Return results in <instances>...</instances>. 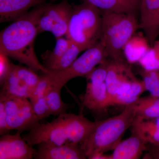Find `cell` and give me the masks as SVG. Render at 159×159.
<instances>
[{
  "mask_svg": "<svg viewBox=\"0 0 159 159\" xmlns=\"http://www.w3.org/2000/svg\"><path fill=\"white\" fill-rule=\"evenodd\" d=\"M11 70L29 87L34 91L39 82L40 76L29 67L17 65L12 63Z\"/></svg>",
  "mask_w": 159,
  "mask_h": 159,
  "instance_id": "25",
  "label": "cell"
},
{
  "mask_svg": "<svg viewBox=\"0 0 159 159\" xmlns=\"http://www.w3.org/2000/svg\"><path fill=\"white\" fill-rule=\"evenodd\" d=\"M131 127L136 130L147 143L159 144V118L142 120L136 117Z\"/></svg>",
  "mask_w": 159,
  "mask_h": 159,
  "instance_id": "18",
  "label": "cell"
},
{
  "mask_svg": "<svg viewBox=\"0 0 159 159\" xmlns=\"http://www.w3.org/2000/svg\"><path fill=\"white\" fill-rule=\"evenodd\" d=\"M101 11L102 29L99 41L112 60L123 61L124 46L140 28L139 23L134 13Z\"/></svg>",
  "mask_w": 159,
  "mask_h": 159,
  "instance_id": "4",
  "label": "cell"
},
{
  "mask_svg": "<svg viewBox=\"0 0 159 159\" xmlns=\"http://www.w3.org/2000/svg\"><path fill=\"white\" fill-rule=\"evenodd\" d=\"M136 117L135 102L125 106L121 113L105 120L96 122V125L80 144L88 159L113 150L122 141L125 131Z\"/></svg>",
  "mask_w": 159,
  "mask_h": 159,
  "instance_id": "3",
  "label": "cell"
},
{
  "mask_svg": "<svg viewBox=\"0 0 159 159\" xmlns=\"http://www.w3.org/2000/svg\"><path fill=\"white\" fill-rule=\"evenodd\" d=\"M148 143L137 131L131 128V135L121 141L108 155V159H138L145 151Z\"/></svg>",
  "mask_w": 159,
  "mask_h": 159,
  "instance_id": "14",
  "label": "cell"
},
{
  "mask_svg": "<svg viewBox=\"0 0 159 159\" xmlns=\"http://www.w3.org/2000/svg\"><path fill=\"white\" fill-rule=\"evenodd\" d=\"M48 4L36 6L14 20L0 34V53L25 65L36 73L43 74L49 70L39 60L34 42L39 34V20Z\"/></svg>",
  "mask_w": 159,
  "mask_h": 159,
  "instance_id": "1",
  "label": "cell"
},
{
  "mask_svg": "<svg viewBox=\"0 0 159 159\" xmlns=\"http://www.w3.org/2000/svg\"><path fill=\"white\" fill-rule=\"evenodd\" d=\"M72 10L73 6L68 0H62L56 4L48 3L39 20V34L50 31L56 39L66 35Z\"/></svg>",
  "mask_w": 159,
  "mask_h": 159,
  "instance_id": "9",
  "label": "cell"
},
{
  "mask_svg": "<svg viewBox=\"0 0 159 159\" xmlns=\"http://www.w3.org/2000/svg\"><path fill=\"white\" fill-rule=\"evenodd\" d=\"M0 99L5 106L7 122L10 130L22 132L39 124L30 101L21 98L1 93Z\"/></svg>",
  "mask_w": 159,
  "mask_h": 159,
  "instance_id": "8",
  "label": "cell"
},
{
  "mask_svg": "<svg viewBox=\"0 0 159 159\" xmlns=\"http://www.w3.org/2000/svg\"><path fill=\"white\" fill-rule=\"evenodd\" d=\"M108 57L105 48L99 41L88 49L69 67L63 70H50L51 86L61 90L69 81L75 77H86Z\"/></svg>",
  "mask_w": 159,
  "mask_h": 159,
  "instance_id": "6",
  "label": "cell"
},
{
  "mask_svg": "<svg viewBox=\"0 0 159 159\" xmlns=\"http://www.w3.org/2000/svg\"><path fill=\"white\" fill-rule=\"evenodd\" d=\"M12 63L9 60V57L0 53V84L2 85L11 71Z\"/></svg>",
  "mask_w": 159,
  "mask_h": 159,
  "instance_id": "29",
  "label": "cell"
},
{
  "mask_svg": "<svg viewBox=\"0 0 159 159\" xmlns=\"http://www.w3.org/2000/svg\"><path fill=\"white\" fill-rule=\"evenodd\" d=\"M139 62L144 70H159V40L155 42Z\"/></svg>",
  "mask_w": 159,
  "mask_h": 159,
  "instance_id": "24",
  "label": "cell"
},
{
  "mask_svg": "<svg viewBox=\"0 0 159 159\" xmlns=\"http://www.w3.org/2000/svg\"><path fill=\"white\" fill-rule=\"evenodd\" d=\"M101 10L87 1L73 6L66 36L84 51L100 40L102 29Z\"/></svg>",
  "mask_w": 159,
  "mask_h": 159,
  "instance_id": "5",
  "label": "cell"
},
{
  "mask_svg": "<svg viewBox=\"0 0 159 159\" xmlns=\"http://www.w3.org/2000/svg\"><path fill=\"white\" fill-rule=\"evenodd\" d=\"M135 78L131 69L124 61H110L105 81L109 103L120 89Z\"/></svg>",
  "mask_w": 159,
  "mask_h": 159,
  "instance_id": "13",
  "label": "cell"
},
{
  "mask_svg": "<svg viewBox=\"0 0 159 159\" xmlns=\"http://www.w3.org/2000/svg\"><path fill=\"white\" fill-rule=\"evenodd\" d=\"M138 1H141V0H138Z\"/></svg>",
  "mask_w": 159,
  "mask_h": 159,
  "instance_id": "33",
  "label": "cell"
},
{
  "mask_svg": "<svg viewBox=\"0 0 159 159\" xmlns=\"http://www.w3.org/2000/svg\"><path fill=\"white\" fill-rule=\"evenodd\" d=\"M34 158L36 159H85L80 144L70 143L57 145L48 142L38 145Z\"/></svg>",
  "mask_w": 159,
  "mask_h": 159,
  "instance_id": "12",
  "label": "cell"
},
{
  "mask_svg": "<svg viewBox=\"0 0 159 159\" xmlns=\"http://www.w3.org/2000/svg\"><path fill=\"white\" fill-rule=\"evenodd\" d=\"M139 8V27L152 46L159 34V0H141Z\"/></svg>",
  "mask_w": 159,
  "mask_h": 159,
  "instance_id": "11",
  "label": "cell"
},
{
  "mask_svg": "<svg viewBox=\"0 0 159 159\" xmlns=\"http://www.w3.org/2000/svg\"><path fill=\"white\" fill-rule=\"evenodd\" d=\"M101 11L134 13L139 8L138 0H85Z\"/></svg>",
  "mask_w": 159,
  "mask_h": 159,
  "instance_id": "17",
  "label": "cell"
},
{
  "mask_svg": "<svg viewBox=\"0 0 159 159\" xmlns=\"http://www.w3.org/2000/svg\"><path fill=\"white\" fill-rule=\"evenodd\" d=\"M146 91L142 80L137 79L130 88L123 93L114 97L110 101V106L115 105H129L135 102L141 94Z\"/></svg>",
  "mask_w": 159,
  "mask_h": 159,
  "instance_id": "21",
  "label": "cell"
},
{
  "mask_svg": "<svg viewBox=\"0 0 159 159\" xmlns=\"http://www.w3.org/2000/svg\"><path fill=\"white\" fill-rule=\"evenodd\" d=\"M109 61L105 60L86 76L87 81L82 98V105L95 113L102 112L110 107L106 79Z\"/></svg>",
  "mask_w": 159,
  "mask_h": 159,
  "instance_id": "7",
  "label": "cell"
},
{
  "mask_svg": "<svg viewBox=\"0 0 159 159\" xmlns=\"http://www.w3.org/2000/svg\"><path fill=\"white\" fill-rule=\"evenodd\" d=\"M96 122L89 120L82 115L61 114L47 123L38 124L23 138L33 146L42 142L61 145L70 143L80 144L91 133Z\"/></svg>",
  "mask_w": 159,
  "mask_h": 159,
  "instance_id": "2",
  "label": "cell"
},
{
  "mask_svg": "<svg viewBox=\"0 0 159 159\" xmlns=\"http://www.w3.org/2000/svg\"><path fill=\"white\" fill-rule=\"evenodd\" d=\"M33 110L39 120L46 119L51 116L45 96L30 99Z\"/></svg>",
  "mask_w": 159,
  "mask_h": 159,
  "instance_id": "27",
  "label": "cell"
},
{
  "mask_svg": "<svg viewBox=\"0 0 159 159\" xmlns=\"http://www.w3.org/2000/svg\"><path fill=\"white\" fill-rule=\"evenodd\" d=\"M1 93L21 98H31L33 90L11 70L2 84Z\"/></svg>",
  "mask_w": 159,
  "mask_h": 159,
  "instance_id": "19",
  "label": "cell"
},
{
  "mask_svg": "<svg viewBox=\"0 0 159 159\" xmlns=\"http://www.w3.org/2000/svg\"><path fill=\"white\" fill-rule=\"evenodd\" d=\"M84 51L79 46L72 43L66 53L51 67L50 70L60 71L67 68L77 59L78 54Z\"/></svg>",
  "mask_w": 159,
  "mask_h": 159,
  "instance_id": "26",
  "label": "cell"
},
{
  "mask_svg": "<svg viewBox=\"0 0 159 159\" xmlns=\"http://www.w3.org/2000/svg\"><path fill=\"white\" fill-rule=\"evenodd\" d=\"M48 0H0V22L11 21L28 12L30 8L46 3Z\"/></svg>",
  "mask_w": 159,
  "mask_h": 159,
  "instance_id": "15",
  "label": "cell"
},
{
  "mask_svg": "<svg viewBox=\"0 0 159 159\" xmlns=\"http://www.w3.org/2000/svg\"><path fill=\"white\" fill-rule=\"evenodd\" d=\"M150 93V94L153 95V96L159 97V80L156 86L155 87V88Z\"/></svg>",
  "mask_w": 159,
  "mask_h": 159,
  "instance_id": "32",
  "label": "cell"
},
{
  "mask_svg": "<svg viewBox=\"0 0 159 159\" xmlns=\"http://www.w3.org/2000/svg\"><path fill=\"white\" fill-rule=\"evenodd\" d=\"M10 130L7 122L5 104L2 100L0 99V134L2 135L8 134Z\"/></svg>",
  "mask_w": 159,
  "mask_h": 159,
  "instance_id": "30",
  "label": "cell"
},
{
  "mask_svg": "<svg viewBox=\"0 0 159 159\" xmlns=\"http://www.w3.org/2000/svg\"><path fill=\"white\" fill-rule=\"evenodd\" d=\"M22 132L14 134H8L0 138V159H31L36 150L29 145L23 137Z\"/></svg>",
  "mask_w": 159,
  "mask_h": 159,
  "instance_id": "10",
  "label": "cell"
},
{
  "mask_svg": "<svg viewBox=\"0 0 159 159\" xmlns=\"http://www.w3.org/2000/svg\"><path fill=\"white\" fill-rule=\"evenodd\" d=\"M61 90L51 86L46 93V99L51 115L58 116L66 113L67 111L70 107V104L62 101L61 97Z\"/></svg>",
  "mask_w": 159,
  "mask_h": 159,
  "instance_id": "23",
  "label": "cell"
},
{
  "mask_svg": "<svg viewBox=\"0 0 159 159\" xmlns=\"http://www.w3.org/2000/svg\"><path fill=\"white\" fill-rule=\"evenodd\" d=\"M136 118L149 120L159 118V97L150 94L135 102Z\"/></svg>",
  "mask_w": 159,
  "mask_h": 159,
  "instance_id": "20",
  "label": "cell"
},
{
  "mask_svg": "<svg viewBox=\"0 0 159 159\" xmlns=\"http://www.w3.org/2000/svg\"><path fill=\"white\" fill-rule=\"evenodd\" d=\"M72 42L68 39L60 37L56 39V45L53 50L48 51L42 55L43 66L49 70L66 53Z\"/></svg>",
  "mask_w": 159,
  "mask_h": 159,
  "instance_id": "22",
  "label": "cell"
},
{
  "mask_svg": "<svg viewBox=\"0 0 159 159\" xmlns=\"http://www.w3.org/2000/svg\"><path fill=\"white\" fill-rule=\"evenodd\" d=\"M147 38L140 34H134L124 46L123 54L129 63L139 62L150 48Z\"/></svg>",
  "mask_w": 159,
  "mask_h": 159,
  "instance_id": "16",
  "label": "cell"
},
{
  "mask_svg": "<svg viewBox=\"0 0 159 159\" xmlns=\"http://www.w3.org/2000/svg\"><path fill=\"white\" fill-rule=\"evenodd\" d=\"M40 76L39 82L34 89L32 97L30 99L45 96L47 91L51 86V77L48 72Z\"/></svg>",
  "mask_w": 159,
  "mask_h": 159,
  "instance_id": "28",
  "label": "cell"
},
{
  "mask_svg": "<svg viewBox=\"0 0 159 159\" xmlns=\"http://www.w3.org/2000/svg\"><path fill=\"white\" fill-rule=\"evenodd\" d=\"M143 159H159V144L148 143Z\"/></svg>",
  "mask_w": 159,
  "mask_h": 159,
  "instance_id": "31",
  "label": "cell"
}]
</instances>
